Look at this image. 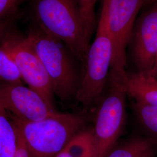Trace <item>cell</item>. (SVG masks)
I'll use <instances>...</instances> for the list:
<instances>
[{"label":"cell","mask_w":157,"mask_h":157,"mask_svg":"<svg viewBox=\"0 0 157 157\" xmlns=\"http://www.w3.org/2000/svg\"><path fill=\"white\" fill-rule=\"evenodd\" d=\"M32 22L67 46L84 63L90 47L76 0H32Z\"/></svg>","instance_id":"1"},{"label":"cell","mask_w":157,"mask_h":157,"mask_svg":"<svg viewBox=\"0 0 157 157\" xmlns=\"http://www.w3.org/2000/svg\"><path fill=\"white\" fill-rule=\"evenodd\" d=\"M31 23L26 37L49 76L54 95L64 102L76 98L82 78L77 58L62 41Z\"/></svg>","instance_id":"2"},{"label":"cell","mask_w":157,"mask_h":157,"mask_svg":"<svg viewBox=\"0 0 157 157\" xmlns=\"http://www.w3.org/2000/svg\"><path fill=\"white\" fill-rule=\"evenodd\" d=\"M22 136L30 157H56L73 137L81 131L84 119L80 115L56 112L37 121H27L8 112Z\"/></svg>","instance_id":"3"},{"label":"cell","mask_w":157,"mask_h":157,"mask_svg":"<svg viewBox=\"0 0 157 157\" xmlns=\"http://www.w3.org/2000/svg\"><path fill=\"white\" fill-rule=\"evenodd\" d=\"M114 54V45L102 7L95 39L90 45L82 68V78L76 99L84 108L101 98L108 79Z\"/></svg>","instance_id":"4"},{"label":"cell","mask_w":157,"mask_h":157,"mask_svg":"<svg viewBox=\"0 0 157 157\" xmlns=\"http://www.w3.org/2000/svg\"><path fill=\"white\" fill-rule=\"evenodd\" d=\"M126 73L109 72V86L95 116L92 136L97 157H106L124 128L126 115Z\"/></svg>","instance_id":"5"},{"label":"cell","mask_w":157,"mask_h":157,"mask_svg":"<svg viewBox=\"0 0 157 157\" xmlns=\"http://www.w3.org/2000/svg\"><path fill=\"white\" fill-rule=\"evenodd\" d=\"M3 39L17 64L23 81L55 109L54 94L50 78L26 36L22 35L12 28Z\"/></svg>","instance_id":"6"},{"label":"cell","mask_w":157,"mask_h":157,"mask_svg":"<svg viewBox=\"0 0 157 157\" xmlns=\"http://www.w3.org/2000/svg\"><path fill=\"white\" fill-rule=\"evenodd\" d=\"M152 0H104L108 29L114 45L110 71L126 72V48L130 43L136 18L141 9Z\"/></svg>","instance_id":"7"},{"label":"cell","mask_w":157,"mask_h":157,"mask_svg":"<svg viewBox=\"0 0 157 157\" xmlns=\"http://www.w3.org/2000/svg\"><path fill=\"white\" fill-rule=\"evenodd\" d=\"M0 104L8 112L27 121L42 120L57 112L23 83H0Z\"/></svg>","instance_id":"8"},{"label":"cell","mask_w":157,"mask_h":157,"mask_svg":"<svg viewBox=\"0 0 157 157\" xmlns=\"http://www.w3.org/2000/svg\"><path fill=\"white\" fill-rule=\"evenodd\" d=\"M145 6L146 10L136 21L130 43L139 71L148 72L157 55V0Z\"/></svg>","instance_id":"9"},{"label":"cell","mask_w":157,"mask_h":157,"mask_svg":"<svg viewBox=\"0 0 157 157\" xmlns=\"http://www.w3.org/2000/svg\"><path fill=\"white\" fill-rule=\"evenodd\" d=\"M126 89L136 102L157 107V78L150 74L139 71L128 75Z\"/></svg>","instance_id":"10"},{"label":"cell","mask_w":157,"mask_h":157,"mask_svg":"<svg viewBox=\"0 0 157 157\" xmlns=\"http://www.w3.org/2000/svg\"><path fill=\"white\" fill-rule=\"evenodd\" d=\"M17 144L16 128L8 112L0 104V157H13Z\"/></svg>","instance_id":"11"},{"label":"cell","mask_w":157,"mask_h":157,"mask_svg":"<svg viewBox=\"0 0 157 157\" xmlns=\"http://www.w3.org/2000/svg\"><path fill=\"white\" fill-rule=\"evenodd\" d=\"M56 157H97L92 131L78 132Z\"/></svg>","instance_id":"12"},{"label":"cell","mask_w":157,"mask_h":157,"mask_svg":"<svg viewBox=\"0 0 157 157\" xmlns=\"http://www.w3.org/2000/svg\"><path fill=\"white\" fill-rule=\"evenodd\" d=\"M153 141L135 138L111 150L106 157H153L155 155Z\"/></svg>","instance_id":"13"},{"label":"cell","mask_w":157,"mask_h":157,"mask_svg":"<svg viewBox=\"0 0 157 157\" xmlns=\"http://www.w3.org/2000/svg\"><path fill=\"white\" fill-rule=\"evenodd\" d=\"M23 83L22 78L16 63L2 39L0 42V83Z\"/></svg>","instance_id":"14"},{"label":"cell","mask_w":157,"mask_h":157,"mask_svg":"<svg viewBox=\"0 0 157 157\" xmlns=\"http://www.w3.org/2000/svg\"><path fill=\"white\" fill-rule=\"evenodd\" d=\"M85 33L89 39L95 26V6L97 0H76Z\"/></svg>","instance_id":"15"},{"label":"cell","mask_w":157,"mask_h":157,"mask_svg":"<svg viewBox=\"0 0 157 157\" xmlns=\"http://www.w3.org/2000/svg\"><path fill=\"white\" fill-rule=\"evenodd\" d=\"M136 111L147 129L157 135V107L136 102Z\"/></svg>","instance_id":"16"},{"label":"cell","mask_w":157,"mask_h":157,"mask_svg":"<svg viewBox=\"0 0 157 157\" xmlns=\"http://www.w3.org/2000/svg\"><path fill=\"white\" fill-rule=\"evenodd\" d=\"M25 0H0V21L17 15L19 7Z\"/></svg>","instance_id":"17"},{"label":"cell","mask_w":157,"mask_h":157,"mask_svg":"<svg viewBox=\"0 0 157 157\" xmlns=\"http://www.w3.org/2000/svg\"><path fill=\"white\" fill-rule=\"evenodd\" d=\"M15 128L17 130V150L13 157H30L27 147L25 143V141L16 127Z\"/></svg>","instance_id":"18"},{"label":"cell","mask_w":157,"mask_h":157,"mask_svg":"<svg viewBox=\"0 0 157 157\" xmlns=\"http://www.w3.org/2000/svg\"><path fill=\"white\" fill-rule=\"evenodd\" d=\"M17 17V15L4 20L0 21V42L3 39L7 32L12 28L13 23Z\"/></svg>","instance_id":"19"},{"label":"cell","mask_w":157,"mask_h":157,"mask_svg":"<svg viewBox=\"0 0 157 157\" xmlns=\"http://www.w3.org/2000/svg\"><path fill=\"white\" fill-rule=\"evenodd\" d=\"M147 73L150 74L152 76H154L155 78H157V55L155 60V62L154 64L153 65V67L151 69V70L147 72Z\"/></svg>","instance_id":"20"},{"label":"cell","mask_w":157,"mask_h":157,"mask_svg":"<svg viewBox=\"0 0 157 157\" xmlns=\"http://www.w3.org/2000/svg\"><path fill=\"white\" fill-rule=\"evenodd\" d=\"M157 157V155H155V156H154V157Z\"/></svg>","instance_id":"21"}]
</instances>
